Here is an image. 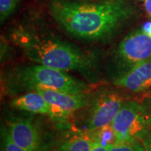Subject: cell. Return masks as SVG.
Segmentation results:
<instances>
[{
	"label": "cell",
	"mask_w": 151,
	"mask_h": 151,
	"mask_svg": "<svg viewBox=\"0 0 151 151\" xmlns=\"http://www.w3.org/2000/svg\"><path fill=\"white\" fill-rule=\"evenodd\" d=\"M49 11L63 30L84 40L109 39L134 16L133 6L125 0H51Z\"/></svg>",
	"instance_id": "cell-1"
},
{
	"label": "cell",
	"mask_w": 151,
	"mask_h": 151,
	"mask_svg": "<svg viewBox=\"0 0 151 151\" xmlns=\"http://www.w3.org/2000/svg\"><path fill=\"white\" fill-rule=\"evenodd\" d=\"M13 39L29 59L40 65L65 71H86L93 66L92 56L73 45L21 29L14 31Z\"/></svg>",
	"instance_id": "cell-2"
},
{
	"label": "cell",
	"mask_w": 151,
	"mask_h": 151,
	"mask_svg": "<svg viewBox=\"0 0 151 151\" xmlns=\"http://www.w3.org/2000/svg\"><path fill=\"white\" fill-rule=\"evenodd\" d=\"M14 81L26 89H50L70 93H87L89 87L81 81L58 70L43 65H29L17 71Z\"/></svg>",
	"instance_id": "cell-3"
},
{
	"label": "cell",
	"mask_w": 151,
	"mask_h": 151,
	"mask_svg": "<svg viewBox=\"0 0 151 151\" xmlns=\"http://www.w3.org/2000/svg\"><path fill=\"white\" fill-rule=\"evenodd\" d=\"M116 143L131 142L151 128V113L136 101L124 103L111 124Z\"/></svg>",
	"instance_id": "cell-4"
},
{
	"label": "cell",
	"mask_w": 151,
	"mask_h": 151,
	"mask_svg": "<svg viewBox=\"0 0 151 151\" xmlns=\"http://www.w3.org/2000/svg\"><path fill=\"white\" fill-rule=\"evenodd\" d=\"M151 58V35L142 28L130 32L120 41L114 60L121 70Z\"/></svg>",
	"instance_id": "cell-5"
},
{
	"label": "cell",
	"mask_w": 151,
	"mask_h": 151,
	"mask_svg": "<svg viewBox=\"0 0 151 151\" xmlns=\"http://www.w3.org/2000/svg\"><path fill=\"white\" fill-rule=\"evenodd\" d=\"M124 101L118 94L104 93L96 98L87 121V128L96 132L111 125L114 118L124 105Z\"/></svg>",
	"instance_id": "cell-6"
},
{
	"label": "cell",
	"mask_w": 151,
	"mask_h": 151,
	"mask_svg": "<svg viewBox=\"0 0 151 151\" xmlns=\"http://www.w3.org/2000/svg\"><path fill=\"white\" fill-rule=\"evenodd\" d=\"M11 106L19 110L29 113L48 115L57 120L64 121L68 119L70 113L65 112L49 103L45 97L36 91L29 92L14 98L11 101Z\"/></svg>",
	"instance_id": "cell-7"
},
{
	"label": "cell",
	"mask_w": 151,
	"mask_h": 151,
	"mask_svg": "<svg viewBox=\"0 0 151 151\" xmlns=\"http://www.w3.org/2000/svg\"><path fill=\"white\" fill-rule=\"evenodd\" d=\"M5 126L14 141L23 149L27 151H40V131L31 119H13Z\"/></svg>",
	"instance_id": "cell-8"
},
{
	"label": "cell",
	"mask_w": 151,
	"mask_h": 151,
	"mask_svg": "<svg viewBox=\"0 0 151 151\" xmlns=\"http://www.w3.org/2000/svg\"><path fill=\"white\" fill-rule=\"evenodd\" d=\"M113 84L132 92H141L151 87V58L121 70Z\"/></svg>",
	"instance_id": "cell-9"
},
{
	"label": "cell",
	"mask_w": 151,
	"mask_h": 151,
	"mask_svg": "<svg viewBox=\"0 0 151 151\" xmlns=\"http://www.w3.org/2000/svg\"><path fill=\"white\" fill-rule=\"evenodd\" d=\"M35 91L40 93L50 104L70 114L86 108L89 104V98L86 93H70L50 89H37Z\"/></svg>",
	"instance_id": "cell-10"
},
{
	"label": "cell",
	"mask_w": 151,
	"mask_h": 151,
	"mask_svg": "<svg viewBox=\"0 0 151 151\" xmlns=\"http://www.w3.org/2000/svg\"><path fill=\"white\" fill-rule=\"evenodd\" d=\"M95 142L96 136L92 134H76L63 141L56 151H91Z\"/></svg>",
	"instance_id": "cell-11"
},
{
	"label": "cell",
	"mask_w": 151,
	"mask_h": 151,
	"mask_svg": "<svg viewBox=\"0 0 151 151\" xmlns=\"http://www.w3.org/2000/svg\"><path fill=\"white\" fill-rule=\"evenodd\" d=\"M1 151H27L12 139L6 126L1 128Z\"/></svg>",
	"instance_id": "cell-12"
},
{
	"label": "cell",
	"mask_w": 151,
	"mask_h": 151,
	"mask_svg": "<svg viewBox=\"0 0 151 151\" xmlns=\"http://www.w3.org/2000/svg\"><path fill=\"white\" fill-rule=\"evenodd\" d=\"M144 147L139 139L131 142L114 143L108 146V151H142Z\"/></svg>",
	"instance_id": "cell-13"
},
{
	"label": "cell",
	"mask_w": 151,
	"mask_h": 151,
	"mask_svg": "<svg viewBox=\"0 0 151 151\" xmlns=\"http://www.w3.org/2000/svg\"><path fill=\"white\" fill-rule=\"evenodd\" d=\"M19 0H0V20L4 23L15 11Z\"/></svg>",
	"instance_id": "cell-14"
},
{
	"label": "cell",
	"mask_w": 151,
	"mask_h": 151,
	"mask_svg": "<svg viewBox=\"0 0 151 151\" xmlns=\"http://www.w3.org/2000/svg\"><path fill=\"white\" fill-rule=\"evenodd\" d=\"M145 151H151V132L147 131L139 138Z\"/></svg>",
	"instance_id": "cell-15"
},
{
	"label": "cell",
	"mask_w": 151,
	"mask_h": 151,
	"mask_svg": "<svg viewBox=\"0 0 151 151\" xmlns=\"http://www.w3.org/2000/svg\"><path fill=\"white\" fill-rule=\"evenodd\" d=\"M91 151H108V146L104 145L103 144L97 142L96 139V142L92 146Z\"/></svg>",
	"instance_id": "cell-16"
},
{
	"label": "cell",
	"mask_w": 151,
	"mask_h": 151,
	"mask_svg": "<svg viewBox=\"0 0 151 151\" xmlns=\"http://www.w3.org/2000/svg\"><path fill=\"white\" fill-rule=\"evenodd\" d=\"M144 6L147 14L151 16V0H144Z\"/></svg>",
	"instance_id": "cell-17"
},
{
	"label": "cell",
	"mask_w": 151,
	"mask_h": 151,
	"mask_svg": "<svg viewBox=\"0 0 151 151\" xmlns=\"http://www.w3.org/2000/svg\"><path fill=\"white\" fill-rule=\"evenodd\" d=\"M143 29H144L150 35H151V22H149V23H147L146 24H145Z\"/></svg>",
	"instance_id": "cell-18"
},
{
	"label": "cell",
	"mask_w": 151,
	"mask_h": 151,
	"mask_svg": "<svg viewBox=\"0 0 151 151\" xmlns=\"http://www.w3.org/2000/svg\"><path fill=\"white\" fill-rule=\"evenodd\" d=\"M138 1H144V0H138Z\"/></svg>",
	"instance_id": "cell-19"
},
{
	"label": "cell",
	"mask_w": 151,
	"mask_h": 151,
	"mask_svg": "<svg viewBox=\"0 0 151 151\" xmlns=\"http://www.w3.org/2000/svg\"><path fill=\"white\" fill-rule=\"evenodd\" d=\"M142 151H145V150H142Z\"/></svg>",
	"instance_id": "cell-20"
},
{
	"label": "cell",
	"mask_w": 151,
	"mask_h": 151,
	"mask_svg": "<svg viewBox=\"0 0 151 151\" xmlns=\"http://www.w3.org/2000/svg\"><path fill=\"white\" fill-rule=\"evenodd\" d=\"M78 1H81V0H78Z\"/></svg>",
	"instance_id": "cell-21"
}]
</instances>
